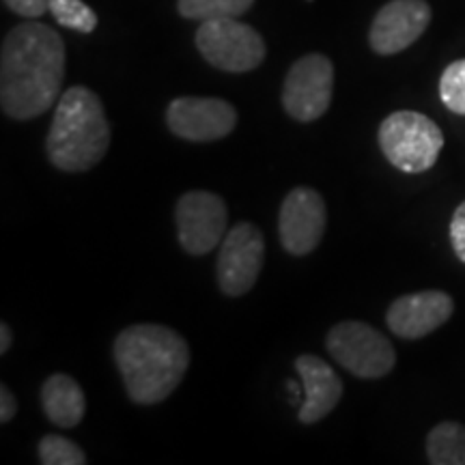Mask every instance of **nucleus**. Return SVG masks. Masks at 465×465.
Segmentation results:
<instances>
[{
	"label": "nucleus",
	"instance_id": "nucleus-8",
	"mask_svg": "<svg viewBox=\"0 0 465 465\" xmlns=\"http://www.w3.org/2000/svg\"><path fill=\"white\" fill-rule=\"evenodd\" d=\"M174 223H177V240L185 252L203 257L224 240L229 209L213 192H185L174 207Z\"/></svg>",
	"mask_w": 465,
	"mask_h": 465
},
{
	"label": "nucleus",
	"instance_id": "nucleus-20",
	"mask_svg": "<svg viewBox=\"0 0 465 465\" xmlns=\"http://www.w3.org/2000/svg\"><path fill=\"white\" fill-rule=\"evenodd\" d=\"M440 97L450 113L465 114V58L444 69L440 78Z\"/></svg>",
	"mask_w": 465,
	"mask_h": 465
},
{
	"label": "nucleus",
	"instance_id": "nucleus-15",
	"mask_svg": "<svg viewBox=\"0 0 465 465\" xmlns=\"http://www.w3.org/2000/svg\"><path fill=\"white\" fill-rule=\"evenodd\" d=\"M42 407L52 424L61 429H74L83 422L86 399L80 383L65 373H54L42 386Z\"/></svg>",
	"mask_w": 465,
	"mask_h": 465
},
{
	"label": "nucleus",
	"instance_id": "nucleus-1",
	"mask_svg": "<svg viewBox=\"0 0 465 465\" xmlns=\"http://www.w3.org/2000/svg\"><path fill=\"white\" fill-rule=\"evenodd\" d=\"M65 44L54 28L25 22L0 50V104L15 121L37 119L61 100Z\"/></svg>",
	"mask_w": 465,
	"mask_h": 465
},
{
	"label": "nucleus",
	"instance_id": "nucleus-3",
	"mask_svg": "<svg viewBox=\"0 0 465 465\" xmlns=\"http://www.w3.org/2000/svg\"><path fill=\"white\" fill-rule=\"evenodd\" d=\"M110 147V125L100 97L86 86H72L56 104L45 153L58 171L84 173L100 164Z\"/></svg>",
	"mask_w": 465,
	"mask_h": 465
},
{
	"label": "nucleus",
	"instance_id": "nucleus-10",
	"mask_svg": "<svg viewBox=\"0 0 465 465\" xmlns=\"http://www.w3.org/2000/svg\"><path fill=\"white\" fill-rule=\"evenodd\" d=\"M166 124L183 141L213 143L235 130L237 110L220 97H177L168 104Z\"/></svg>",
	"mask_w": 465,
	"mask_h": 465
},
{
	"label": "nucleus",
	"instance_id": "nucleus-6",
	"mask_svg": "<svg viewBox=\"0 0 465 465\" xmlns=\"http://www.w3.org/2000/svg\"><path fill=\"white\" fill-rule=\"evenodd\" d=\"M196 48L209 65L229 74L252 72L265 58L263 37L237 17L201 22Z\"/></svg>",
	"mask_w": 465,
	"mask_h": 465
},
{
	"label": "nucleus",
	"instance_id": "nucleus-16",
	"mask_svg": "<svg viewBox=\"0 0 465 465\" xmlns=\"http://www.w3.org/2000/svg\"><path fill=\"white\" fill-rule=\"evenodd\" d=\"M427 457L433 465H465V427L440 422L427 435Z\"/></svg>",
	"mask_w": 465,
	"mask_h": 465
},
{
	"label": "nucleus",
	"instance_id": "nucleus-25",
	"mask_svg": "<svg viewBox=\"0 0 465 465\" xmlns=\"http://www.w3.org/2000/svg\"><path fill=\"white\" fill-rule=\"evenodd\" d=\"M289 392H291V397H293V401L302 399V391H300V386L295 381H289Z\"/></svg>",
	"mask_w": 465,
	"mask_h": 465
},
{
	"label": "nucleus",
	"instance_id": "nucleus-17",
	"mask_svg": "<svg viewBox=\"0 0 465 465\" xmlns=\"http://www.w3.org/2000/svg\"><path fill=\"white\" fill-rule=\"evenodd\" d=\"M254 0H179L177 11L188 20L209 22L240 17L252 7Z\"/></svg>",
	"mask_w": 465,
	"mask_h": 465
},
{
	"label": "nucleus",
	"instance_id": "nucleus-19",
	"mask_svg": "<svg viewBox=\"0 0 465 465\" xmlns=\"http://www.w3.org/2000/svg\"><path fill=\"white\" fill-rule=\"evenodd\" d=\"M39 461L44 465H84L86 455L78 444L63 435H45L39 441Z\"/></svg>",
	"mask_w": 465,
	"mask_h": 465
},
{
	"label": "nucleus",
	"instance_id": "nucleus-21",
	"mask_svg": "<svg viewBox=\"0 0 465 465\" xmlns=\"http://www.w3.org/2000/svg\"><path fill=\"white\" fill-rule=\"evenodd\" d=\"M450 243L459 261L465 263V201L455 209L450 220Z\"/></svg>",
	"mask_w": 465,
	"mask_h": 465
},
{
	"label": "nucleus",
	"instance_id": "nucleus-12",
	"mask_svg": "<svg viewBox=\"0 0 465 465\" xmlns=\"http://www.w3.org/2000/svg\"><path fill=\"white\" fill-rule=\"evenodd\" d=\"M431 22L427 0H391L377 11L369 42L377 54L391 56L416 44Z\"/></svg>",
	"mask_w": 465,
	"mask_h": 465
},
{
	"label": "nucleus",
	"instance_id": "nucleus-14",
	"mask_svg": "<svg viewBox=\"0 0 465 465\" xmlns=\"http://www.w3.org/2000/svg\"><path fill=\"white\" fill-rule=\"evenodd\" d=\"M302 386H304V403L300 407V422L315 424L323 420L339 405L342 397V381L336 371L325 360L312 353H302L295 360Z\"/></svg>",
	"mask_w": 465,
	"mask_h": 465
},
{
	"label": "nucleus",
	"instance_id": "nucleus-22",
	"mask_svg": "<svg viewBox=\"0 0 465 465\" xmlns=\"http://www.w3.org/2000/svg\"><path fill=\"white\" fill-rule=\"evenodd\" d=\"M14 14L35 20V17H42L45 11H50V0H3Z\"/></svg>",
	"mask_w": 465,
	"mask_h": 465
},
{
	"label": "nucleus",
	"instance_id": "nucleus-23",
	"mask_svg": "<svg viewBox=\"0 0 465 465\" xmlns=\"http://www.w3.org/2000/svg\"><path fill=\"white\" fill-rule=\"evenodd\" d=\"M17 414L15 394L7 386H0V422H11Z\"/></svg>",
	"mask_w": 465,
	"mask_h": 465
},
{
	"label": "nucleus",
	"instance_id": "nucleus-7",
	"mask_svg": "<svg viewBox=\"0 0 465 465\" xmlns=\"http://www.w3.org/2000/svg\"><path fill=\"white\" fill-rule=\"evenodd\" d=\"M334 91V65L323 54H306L291 65L282 86V106L291 119L311 124L328 113Z\"/></svg>",
	"mask_w": 465,
	"mask_h": 465
},
{
	"label": "nucleus",
	"instance_id": "nucleus-18",
	"mask_svg": "<svg viewBox=\"0 0 465 465\" xmlns=\"http://www.w3.org/2000/svg\"><path fill=\"white\" fill-rule=\"evenodd\" d=\"M50 14L61 26L78 33H93L97 15L83 0H50Z\"/></svg>",
	"mask_w": 465,
	"mask_h": 465
},
{
	"label": "nucleus",
	"instance_id": "nucleus-11",
	"mask_svg": "<svg viewBox=\"0 0 465 465\" xmlns=\"http://www.w3.org/2000/svg\"><path fill=\"white\" fill-rule=\"evenodd\" d=\"M328 212L317 190L293 188L284 196L278 213V235L282 248L293 257H306L323 240Z\"/></svg>",
	"mask_w": 465,
	"mask_h": 465
},
{
	"label": "nucleus",
	"instance_id": "nucleus-5",
	"mask_svg": "<svg viewBox=\"0 0 465 465\" xmlns=\"http://www.w3.org/2000/svg\"><path fill=\"white\" fill-rule=\"evenodd\" d=\"M328 353L349 373L362 380H380L397 364L392 342L364 322H341L325 339Z\"/></svg>",
	"mask_w": 465,
	"mask_h": 465
},
{
	"label": "nucleus",
	"instance_id": "nucleus-4",
	"mask_svg": "<svg viewBox=\"0 0 465 465\" xmlns=\"http://www.w3.org/2000/svg\"><path fill=\"white\" fill-rule=\"evenodd\" d=\"M381 153L399 171L418 174L438 162L444 134L435 121L414 110H399L381 121L377 132Z\"/></svg>",
	"mask_w": 465,
	"mask_h": 465
},
{
	"label": "nucleus",
	"instance_id": "nucleus-24",
	"mask_svg": "<svg viewBox=\"0 0 465 465\" xmlns=\"http://www.w3.org/2000/svg\"><path fill=\"white\" fill-rule=\"evenodd\" d=\"M11 342H14V334L7 323H0V353H7Z\"/></svg>",
	"mask_w": 465,
	"mask_h": 465
},
{
	"label": "nucleus",
	"instance_id": "nucleus-2",
	"mask_svg": "<svg viewBox=\"0 0 465 465\" xmlns=\"http://www.w3.org/2000/svg\"><path fill=\"white\" fill-rule=\"evenodd\" d=\"M114 362L127 397L138 405H155L182 383L190 366V347L177 330L138 323L116 336Z\"/></svg>",
	"mask_w": 465,
	"mask_h": 465
},
{
	"label": "nucleus",
	"instance_id": "nucleus-13",
	"mask_svg": "<svg viewBox=\"0 0 465 465\" xmlns=\"http://www.w3.org/2000/svg\"><path fill=\"white\" fill-rule=\"evenodd\" d=\"M455 302L444 291H420L394 300L386 312V323L401 339H422L449 322Z\"/></svg>",
	"mask_w": 465,
	"mask_h": 465
},
{
	"label": "nucleus",
	"instance_id": "nucleus-9",
	"mask_svg": "<svg viewBox=\"0 0 465 465\" xmlns=\"http://www.w3.org/2000/svg\"><path fill=\"white\" fill-rule=\"evenodd\" d=\"M265 259V240L257 224L240 223L226 232L218 257V287L240 298L259 281Z\"/></svg>",
	"mask_w": 465,
	"mask_h": 465
}]
</instances>
